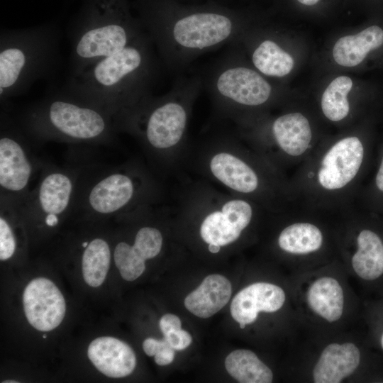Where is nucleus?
I'll return each instance as SVG.
<instances>
[{"label": "nucleus", "instance_id": "obj_21", "mask_svg": "<svg viewBox=\"0 0 383 383\" xmlns=\"http://www.w3.org/2000/svg\"><path fill=\"white\" fill-rule=\"evenodd\" d=\"M231 294L232 286L226 277L218 274H210L187 296L184 306L196 316L209 318L228 304Z\"/></svg>", "mask_w": 383, "mask_h": 383}, {"label": "nucleus", "instance_id": "obj_20", "mask_svg": "<svg viewBox=\"0 0 383 383\" xmlns=\"http://www.w3.org/2000/svg\"><path fill=\"white\" fill-rule=\"evenodd\" d=\"M305 299L309 310L326 322H338L343 316L345 292L334 277L323 275L313 279L307 286Z\"/></svg>", "mask_w": 383, "mask_h": 383}, {"label": "nucleus", "instance_id": "obj_13", "mask_svg": "<svg viewBox=\"0 0 383 383\" xmlns=\"http://www.w3.org/2000/svg\"><path fill=\"white\" fill-rule=\"evenodd\" d=\"M23 308L28 323L40 331H50L62 321L65 300L50 279L38 277L28 283L23 295Z\"/></svg>", "mask_w": 383, "mask_h": 383}, {"label": "nucleus", "instance_id": "obj_28", "mask_svg": "<svg viewBox=\"0 0 383 383\" xmlns=\"http://www.w3.org/2000/svg\"><path fill=\"white\" fill-rule=\"evenodd\" d=\"M113 259L122 278L132 282L145 270V260L126 241L118 242L113 250Z\"/></svg>", "mask_w": 383, "mask_h": 383}, {"label": "nucleus", "instance_id": "obj_8", "mask_svg": "<svg viewBox=\"0 0 383 383\" xmlns=\"http://www.w3.org/2000/svg\"><path fill=\"white\" fill-rule=\"evenodd\" d=\"M145 180L127 168L111 169L78 189L74 210L99 216H112L135 209L145 193Z\"/></svg>", "mask_w": 383, "mask_h": 383}, {"label": "nucleus", "instance_id": "obj_6", "mask_svg": "<svg viewBox=\"0 0 383 383\" xmlns=\"http://www.w3.org/2000/svg\"><path fill=\"white\" fill-rule=\"evenodd\" d=\"M204 87L201 74L178 75L171 89L152 96L124 131L138 136L150 150H172L184 140L192 108Z\"/></svg>", "mask_w": 383, "mask_h": 383}, {"label": "nucleus", "instance_id": "obj_15", "mask_svg": "<svg viewBox=\"0 0 383 383\" xmlns=\"http://www.w3.org/2000/svg\"><path fill=\"white\" fill-rule=\"evenodd\" d=\"M362 350L354 343H332L321 351L312 370L315 383H340L365 365Z\"/></svg>", "mask_w": 383, "mask_h": 383}, {"label": "nucleus", "instance_id": "obj_35", "mask_svg": "<svg viewBox=\"0 0 383 383\" xmlns=\"http://www.w3.org/2000/svg\"><path fill=\"white\" fill-rule=\"evenodd\" d=\"M375 184L378 189L383 192V157L375 177Z\"/></svg>", "mask_w": 383, "mask_h": 383}, {"label": "nucleus", "instance_id": "obj_25", "mask_svg": "<svg viewBox=\"0 0 383 383\" xmlns=\"http://www.w3.org/2000/svg\"><path fill=\"white\" fill-rule=\"evenodd\" d=\"M251 61L257 71L267 77H284L294 67V60L291 55L270 38H265L254 45Z\"/></svg>", "mask_w": 383, "mask_h": 383}, {"label": "nucleus", "instance_id": "obj_9", "mask_svg": "<svg viewBox=\"0 0 383 383\" xmlns=\"http://www.w3.org/2000/svg\"><path fill=\"white\" fill-rule=\"evenodd\" d=\"M79 173L62 168L45 169L29 194L18 203L23 218L36 219L48 228L74 210Z\"/></svg>", "mask_w": 383, "mask_h": 383}, {"label": "nucleus", "instance_id": "obj_17", "mask_svg": "<svg viewBox=\"0 0 383 383\" xmlns=\"http://www.w3.org/2000/svg\"><path fill=\"white\" fill-rule=\"evenodd\" d=\"M350 258L356 276L372 286H383V236L377 231L364 228L356 234Z\"/></svg>", "mask_w": 383, "mask_h": 383}, {"label": "nucleus", "instance_id": "obj_36", "mask_svg": "<svg viewBox=\"0 0 383 383\" xmlns=\"http://www.w3.org/2000/svg\"><path fill=\"white\" fill-rule=\"evenodd\" d=\"M302 4L306 6H313L318 2L319 0H297Z\"/></svg>", "mask_w": 383, "mask_h": 383}, {"label": "nucleus", "instance_id": "obj_31", "mask_svg": "<svg viewBox=\"0 0 383 383\" xmlns=\"http://www.w3.org/2000/svg\"><path fill=\"white\" fill-rule=\"evenodd\" d=\"M169 345L175 350H182L189 347L192 342L191 335L186 331L179 329L164 335Z\"/></svg>", "mask_w": 383, "mask_h": 383}, {"label": "nucleus", "instance_id": "obj_29", "mask_svg": "<svg viewBox=\"0 0 383 383\" xmlns=\"http://www.w3.org/2000/svg\"><path fill=\"white\" fill-rule=\"evenodd\" d=\"M130 245L143 260H150L160 253L163 236L156 227L145 226L138 229Z\"/></svg>", "mask_w": 383, "mask_h": 383}, {"label": "nucleus", "instance_id": "obj_37", "mask_svg": "<svg viewBox=\"0 0 383 383\" xmlns=\"http://www.w3.org/2000/svg\"><path fill=\"white\" fill-rule=\"evenodd\" d=\"M18 382L17 381H15V380H13V381H10V380H8V381H4V383H17Z\"/></svg>", "mask_w": 383, "mask_h": 383}, {"label": "nucleus", "instance_id": "obj_32", "mask_svg": "<svg viewBox=\"0 0 383 383\" xmlns=\"http://www.w3.org/2000/svg\"><path fill=\"white\" fill-rule=\"evenodd\" d=\"M160 328L164 335L181 329V321L178 316L167 313L160 320Z\"/></svg>", "mask_w": 383, "mask_h": 383}, {"label": "nucleus", "instance_id": "obj_16", "mask_svg": "<svg viewBox=\"0 0 383 383\" xmlns=\"http://www.w3.org/2000/svg\"><path fill=\"white\" fill-rule=\"evenodd\" d=\"M286 301V294L279 286L255 282L241 289L233 299L230 311L233 318L245 326L255 322L261 312L274 313Z\"/></svg>", "mask_w": 383, "mask_h": 383}, {"label": "nucleus", "instance_id": "obj_12", "mask_svg": "<svg viewBox=\"0 0 383 383\" xmlns=\"http://www.w3.org/2000/svg\"><path fill=\"white\" fill-rule=\"evenodd\" d=\"M199 233L209 245L224 247L235 242L252 221L255 207L244 198H230L209 209Z\"/></svg>", "mask_w": 383, "mask_h": 383}, {"label": "nucleus", "instance_id": "obj_2", "mask_svg": "<svg viewBox=\"0 0 383 383\" xmlns=\"http://www.w3.org/2000/svg\"><path fill=\"white\" fill-rule=\"evenodd\" d=\"M160 65L153 42L144 30L123 49L68 77L62 89L105 110L123 131L152 96Z\"/></svg>", "mask_w": 383, "mask_h": 383}, {"label": "nucleus", "instance_id": "obj_5", "mask_svg": "<svg viewBox=\"0 0 383 383\" xmlns=\"http://www.w3.org/2000/svg\"><path fill=\"white\" fill-rule=\"evenodd\" d=\"M60 30L50 24L1 31V105L54 74L60 62Z\"/></svg>", "mask_w": 383, "mask_h": 383}, {"label": "nucleus", "instance_id": "obj_14", "mask_svg": "<svg viewBox=\"0 0 383 383\" xmlns=\"http://www.w3.org/2000/svg\"><path fill=\"white\" fill-rule=\"evenodd\" d=\"M228 150H220L211 155L208 167L211 174L233 192L252 196L264 186L262 174L252 163Z\"/></svg>", "mask_w": 383, "mask_h": 383}, {"label": "nucleus", "instance_id": "obj_4", "mask_svg": "<svg viewBox=\"0 0 383 383\" xmlns=\"http://www.w3.org/2000/svg\"><path fill=\"white\" fill-rule=\"evenodd\" d=\"M126 0H91L69 30L70 75L123 49L143 31Z\"/></svg>", "mask_w": 383, "mask_h": 383}, {"label": "nucleus", "instance_id": "obj_10", "mask_svg": "<svg viewBox=\"0 0 383 383\" xmlns=\"http://www.w3.org/2000/svg\"><path fill=\"white\" fill-rule=\"evenodd\" d=\"M19 125L1 115L0 135L1 197L20 203L29 194L37 164Z\"/></svg>", "mask_w": 383, "mask_h": 383}, {"label": "nucleus", "instance_id": "obj_18", "mask_svg": "<svg viewBox=\"0 0 383 383\" xmlns=\"http://www.w3.org/2000/svg\"><path fill=\"white\" fill-rule=\"evenodd\" d=\"M270 131L278 152L287 158L304 157L311 151V127L308 118L299 112L278 116L272 121Z\"/></svg>", "mask_w": 383, "mask_h": 383}, {"label": "nucleus", "instance_id": "obj_34", "mask_svg": "<svg viewBox=\"0 0 383 383\" xmlns=\"http://www.w3.org/2000/svg\"><path fill=\"white\" fill-rule=\"evenodd\" d=\"M174 349H173L170 345H167L160 349L155 355V362L158 365H167L174 360Z\"/></svg>", "mask_w": 383, "mask_h": 383}, {"label": "nucleus", "instance_id": "obj_33", "mask_svg": "<svg viewBox=\"0 0 383 383\" xmlns=\"http://www.w3.org/2000/svg\"><path fill=\"white\" fill-rule=\"evenodd\" d=\"M167 345L169 343L165 338L162 340L148 338L143 343V348L147 355L155 356L160 349Z\"/></svg>", "mask_w": 383, "mask_h": 383}, {"label": "nucleus", "instance_id": "obj_23", "mask_svg": "<svg viewBox=\"0 0 383 383\" xmlns=\"http://www.w3.org/2000/svg\"><path fill=\"white\" fill-rule=\"evenodd\" d=\"M383 44V30L372 26L361 32L339 38L334 45L333 56L336 63L355 67L361 63L367 53Z\"/></svg>", "mask_w": 383, "mask_h": 383}, {"label": "nucleus", "instance_id": "obj_38", "mask_svg": "<svg viewBox=\"0 0 383 383\" xmlns=\"http://www.w3.org/2000/svg\"><path fill=\"white\" fill-rule=\"evenodd\" d=\"M43 338H47L46 335H43Z\"/></svg>", "mask_w": 383, "mask_h": 383}, {"label": "nucleus", "instance_id": "obj_30", "mask_svg": "<svg viewBox=\"0 0 383 383\" xmlns=\"http://www.w3.org/2000/svg\"><path fill=\"white\" fill-rule=\"evenodd\" d=\"M369 323L374 341L383 352V300L370 306Z\"/></svg>", "mask_w": 383, "mask_h": 383}, {"label": "nucleus", "instance_id": "obj_22", "mask_svg": "<svg viewBox=\"0 0 383 383\" xmlns=\"http://www.w3.org/2000/svg\"><path fill=\"white\" fill-rule=\"evenodd\" d=\"M325 236L322 229L309 221H296L284 227L277 238V245L284 252L293 256H307L321 250Z\"/></svg>", "mask_w": 383, "mask_h": 383}, {"label": "nucleus", "instance_id": "obj_3", "mask_svg": "<svg viewBox=\"0 0 383 383\" xmlns=\"http://www.w3.org/2000/svg\"><path fill=\"white\" fill-rule=\"evenodd\" d=\"M19 126L35 141L75 144L110 143L118 131L108 112L62 89L28 107Z\"/></svg>", "mask_w": 383, "mask_h": 383}, {"label": "nucleus", "instance_id": "obj_1", "mask_svg": "<svg viewBox=\"0 0 383 383\" xmlns=\"http://www.w3.org/2000/svg\"><path fill=\"white\" fill-rule=\"evenodd\" d=\"M140 21L162 65L179 74L196 58L245 33L243 21L217 6H185L170 0H140Z\"/></svg>", "mask_w": 383, "mask_h": 383}, {"label": "nucleus", "instance_id": "obj_7", "mask_svg": "<svg viewBox=\"0 0 383 383\" xmlns=\"http://www.w3.org/2000/svg\"><path fill=\"white\" fill-rule=\"evenodd\" d=\"M230 48L201 76L214 106L230 118H237L245 110L266 105L273 88L262 73L242 62Z\"/></svg>", "mask_w": 383, "mask_h": 383}, {"label": "nucleus", "instance_id": "obj_26", "mask_svg": "<svg viewBox=\"0 0 383 383\" xmlns=\"http://www.w3.org/2000/svg\"><path fill=\"white\" fill-rule=\"evenodd\" d=\"M82 257V270L85 282L92 287H99L105 280L111 262L109 244L104 238L89 241Z\"/></svg>", "mask_w": 383, "mask_h": 383}, {"label": "nucleus", "instance_id": "obj_24", "mask_svg": "<svg viewBox=\"0 0 383 383\" xmlns=\"http://www.w3.org/2000/svg\"><path fill=\"white\" fill-rule=\"evenodd\" d=\"M225 367L228 373L240 383H270L273 380L271 369L250 350L230 353L226 357Z\"/></svg>", "mask_w": 383, "mask_h": 383}, {"label": "nucleus", "instance_id": "obj_11", "mask_svg": "<svg viewBox=\"0 0 383 383\" xmlns=\"http://www.w3.org/2000/svg\"><path fill=\"white\" fill-rule=\"evenodd\" d=\"M365 148L357 136L344 137L318 155L313 166L312 184L321 194L335 196L352 186L363 163Z\"/></svg>", "mask_w": 383, "mask_h": 383}, {"label": "nucleus", "instance_id": "obj_27", "mask_svg": "<svg viewBox=\"0 0 383 383\" xmlns=\"http://www.w3.org/2000/svg\"><path fill=\"white\" fill-rule=\"evenodd\" d=\"M352 87L353 82L349 77L340 76L325 89L321 97V109L331 121H340L348 116L350 104L347 96Z\"/></svg>", "mask_w": 383, "mask_h": 383}, {"label": "nucleus", "instance_id": "obj_19", "mask_svg": "<svg viewBox=\"0 0 383 383\" xmlns=\"http://www.w3.org/2000/svg\"><path fill=\"white\" fill-rule=\"evenodd\" d=\"M87 355L95 367L111 378H121L131 374L136 365L134 351L125 342L111 336L92 340Z\"/></svg>", "mask_w": 383, "mask_h": 383}]
</instances>
